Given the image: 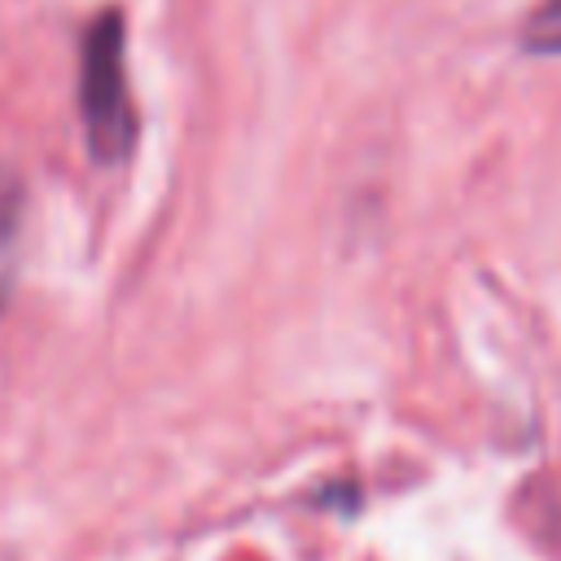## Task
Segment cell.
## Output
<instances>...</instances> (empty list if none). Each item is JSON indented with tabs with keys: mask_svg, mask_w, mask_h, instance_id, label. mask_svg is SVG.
I'll return each mask as SVG.
<instances>
[{
	"mask_svg": "<svg viewBox=\"0 0 561 561\" xmlns=\"http://www.w3.org/2000/svg\"><path fill=\"white\" fill-rule=\"evenodd\" d=\"M79 110L96 162H123L136 140V114L123 75V22L118 13H96L83 35L79 57Z\"/></svg>",
	"mask_w": 561,
	"mask_h": 561,
	"instance_id": "cell-1",
	"label": "cell"
},
{
	"mask_svg": "<svg viewBox=\"0 0 561 561\" xmlns=\"http://www.w3.org/2000/svg\"><path fill=\"white\" fill-rule=\"evenodd\" d=\"M522 44L530 53H561V0H543L522 31Z\"/></svg>",
	"mask_w": 561,
	"mask_h": 561,
	"instance_id": "cell-2",
	"label": "cell"
}]
</instances>
